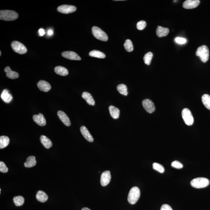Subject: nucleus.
<instances>
[{
  "instance_id": "nucleus-10",
  "label": "nucleus",
  "mask_w": 210,
  "mask_h": 210,
  "mask_svg": "<svg viewBox=\"0 0 210 210\" xmlns=\"http://www.w3.org/2000/svg\"><path fill=\"white\" fill-rule=\"evenodd\" d=\"M111 175L110 172L106 170L103 172L101 174V184L103 186H106L108 185L111 179Z\"/></svg>"
},
{
  "instance_id": "nucleus-24",
  "label": "nucleus",
  "mask_w": 210,
  "mask_h": 210,
  "mask_svg": "<svg viewBox=\"0 0 210 210\" xmlns=\"http://www.w3.org/2000/svg\"><path fill=\"white\" fill-rule=\"evenodd\" d=\"M36 198L39 202L43 203L48 200V197L47 195L45 192L39 191L36 194Z\"/></svg>"
},
{
  "instance_id": "nucleus-13",
  "label": "nucleus",
  "mask_w": 210,
  "mask_h": 210,
  "mask_svg": "<svg viewBox=\"0 0 210 210\" xmlns=\"http://www.w3.org/2000/svg\"><path fill=\"white\" fill-rule=\"evenodd\" d=\"M33 119L35 122L40 126H44L46 125V122L44 116L40 113L33 116Z\"/></svg>"
},
{
  "instance_id": "nucleus-40",
  "label": "nucleus",
  "mask_w": 210,
  "mask_h": 210,
  "mask_svg": "<svg viewBox=\"0 0 210 210\" xmlns=\"http://www.w3.org/2000/svg\"><path fill=\"white\" fill-rule=\"evenodd\" d=\"M53 33L54 31L52 30L49 29L48 31V34L49 36L52 35L53 34Z\"/></svg>"
},
{
  "instance_id": "nucleus-41",
  "label": "nucleus",
  "mask_w": 210,
  "mask_h": 210,
  "mask_svg": "<svg viewBox=\"0 0 210 210\" xmlns=\"http://www.w3.org/2000/svg\"><path fill=\"white\" fill-rule=\"evenodd\" d=\"M81 210H91L90 209H89V208H83Z\"/></svg>"
},
{
  "instance_id": "nucleus-11",
  "label": "nucleus",
  "mask_w": 210,
  "mask_h": 210,
  "mask_svg": "<svg viewBox=\"0 0 210 210\" xmlns=\"http://www.w3.org/2000/svg\"><path fill=\"white\" fill-rule=\"evenodd\" d=\"M62 55L65 58L71 60H80L81 57L76 53L72 51H66L62 53Z\"/></svg>"
},
{
  "instance_id": "nucleus-36",
  "label": "nucleus",
  "mask_w": 210,
  "mask_h": 210,
  "mask_svg": "<svg viewBox=\"0 0 210 210\" xmlns=\"http://www.w3.org/2000/svg\"><path fill=\"white\" fill-rule=\"evenodd\" d=\"M171 166L172 167L177 169H182L183 167V165L181 164V162H180L179 161H173V162L172 163Z\"/></svg>"
},
{
  "instance_id": "nucleus-20",
  "label": "nucleus",
  "mask_w": 210,
  "mask_h": 210,
  "mask_svg": "<svg viewBox=\"0 0 210 210\" xmlns=\"http://www.w3.org/2000/svg\"><path fill=\"white\" fill-rule=\"evenodd\" d=\"M40 139L42 144L46 148L48 149L52 147L53 145L52 142L46 136L41 135Z\"/></svg>"
},
{
  "instance_id": "nucleus-17",
  "label": "nucleus",
  "mask_w": 210,
  "mask_h": 210,
  "mask_svg": "<svg viewBox=\"0 0 210 210\" xmlns=\"http://www.w3.org/2000/svg\"><path fill=\"white\" fill-rule=\"evenodd\" d=\"M169 32L168 28H163L161 26H158L157 27L156 30V34L158 37H165L168 35Z\"/></svg>"
},
{
  "instance_id": "nucleus-35",
  "label": "nucleus",
  "mask_w": 210,
  "mask_h": 210,
  "mask_svg": "<svg viewBox=\"0 0 210 210\" xmlns=\"http://www.w3.org/2000/svg\"><path fill=\"white\" fill-rule=\"evenodd\" d=\"M8 171V168L6 164L2 161H0V171L2 173H6Z\"/></svg>"
},
{
  "instance_id": "nucleus-26",
  "label": "nucleus",
  "mask_w": 210,
  "mask_h": 210,
  "mask_svg": "<svg viewBox=\"0 0 210 210\" xmlns=\"http://www.w3.org/2000/svg\"><path fill=\"white\" fill-rule=\"evenodd\" d=\"M10 139L6 136H1L0 137V149H2L7 147L10 143Z\"/></svg>"
},
{
  "instance_id": "nucleus-15",
  "label": "nucleus",
  "mask_w": 210,
  "mask_h": 210,
  "mask_svg": "<svg viewBox=\"0 0 210 210\" xmlns=\"http://www.w3.org/2000/svg\"><path fill=\"white\" fill-rule=\"evenodd\" d=\"M37 86L39 90L44 92H48L51 89V86L49 83L44 80H41L37 83Z\"/></svg>"
},
{
  "instance_id": "nucleus-12",
  "label": "nucleus",
  "mask_w": 210,
  "mask_h": 210,
  "mask_svg": "<svg viewBox=\"0 0 210 210\" xmlns=\"http://www.w3.org/2000/svg\"><path fill=\"white\" fill-rule=\"evenodd\" d=\"M200 3L199 0H187L183 3L182 6L184 8L192 9L197 7Z\"/></svg>"
},
{
  "instance_id": "nucleus-2",
  "label": "nucleus",
  "mask_w": 210,
  "mask_h": 210,
  "mask_svg": "<svg viewBox=\"0 0 210 210\" xmlns=\"http://www.w3.org/2000/svg\"><path fill=\"white\" fill-rule=\"evenodd\" d=\"M140 196V190L138 187H133L130 190L128 196V201L131 204H134L137 202Z\"/></svg>"
},
{
  "instance_id": "nucleus-21",
  "label": "nucleus",
  "mask_w": 210,
  "mask_h": 210,
  "mask_svg": "<svg viewBox=\"0 0 210 210\" xmlns=\"http://www.w3.org/2000/svg\"><path fill=\"white\" fill-rule=\"evenodd\" d=\"M109 109L110 115L114 119L118 118L120 114V111L119 109L113 105H111L109 107Z\"/></svg>"
},
{
  "instance_id": "nucleus-16",
  "label": "nucleus",
  "mask_w": 210,
  "mask_h": 210,
  "mask_svg": "<svg viewBox=\"0 0 210 210\" xmlns=\"http://www.w3.org/2000/svg\"><path fill=\"white\" fill-rule=\"evenodd\" d=\"M80 131L81 134L84 136V138L88 141L90 142H93L94 139L91 134L89 132L88 130L85 126H83L80 128Z\"/></svg>"
},
{
  "instance_id": "nucleus-14",
  "label": "nucleus",
  "mask_w": 210,
  "mask_h": 210,
  "mask_svg": "<svg viewBox=\"0 0 210 210\" xmlns=\"http://www.w3.org/2000/svg\"><path fill=\"white\" fill-rule=\"evenodd\" d=\"M57 115L59 118L60 120L62 123L67 126H70L71 125V122L70 119L68 116L64 112L62 111H59L57 113Z\"/></svg>"
},
{
  "instance_id": "nucleus-29",
  "label": "nucleus",
  "mask_w": 210,
  "mask_h": 210,
  "mask_svg": "<svg viewBox=\"0 0 210 210\" xmlns=\"http://www.w3.org/2000/svg\"><path fill=\"white\" fill-rule=\"evenodd\" d=\"M117 89L120 94L125 96H127L128 94L127 88L125 84H119L117 86Z\"/></svg>"
},
{
  "instance_id": "nucleus-4",
  "label": "nucleus",
  "mask_w": 210,
  "mask_h": 210,
  "mask_svg": "<svg viewBox=\"0 0 210 210\" xmlns=\"http://www.w3.org/2000/svg\"><path fill=\"white\" fill-rule=\"evenodd\" d=\"M196 54V56L200 57L201 61L204 63L206 62L209 59V49L205 45H202L198 48Z\"/></svg>"
},
{
  "instance_id": "nucleus-5",
  "label": "nucleus",
  "mask_w": 210,
  "mask_h": 210,
  "mask_svg": "<svg viewBox=\"0 0 210 210\" xmlns=\"http://www.w3.org/2000/svg\"><path fill=\"white\" fill-rule=\"evenodd\" d=\"M92 32L96 38L103 41H107L108 37L107 34L103 31L97 27L94 26L92 28Z\"/></svg>"
},
{
  "instance_id": "nucleus-23",
  "label": "nucleus",
  "mask_w": 210,
  "mask_h": 210,
  "mask_svg": "<svg viewBox=\"0 0 210 210\" xmlns=\"http://www.w3.org/2000/svg\"><path fill=\"white\" fill-rule=\"evenodd\" d=\"M36 157L34 156H30L27 158L26 161L24 163V165L25 167L31 168L34 167L36 164Z\"/></svg>"
},
{
  "instance_id": "nucleus-38",
  "label": "nucleus",
  "mask_w": 210,
  "mask_h": 210,
  "mask_svg": "<svg viewBox=\"0 0 210 210\" xmlns=\"http://www.w3.org/2000/svg\"><path fill=\"white\" fill-rule=\"evenodd\" d=\"M161 210H173L171 207L168 204H164L161 206Z\"/></svg>"
},
{
  "instance_id": "nucleus-25",
  "label": "nucleus",
  "mask_w": 210,
  "mask_h": 210,
  "mask_svg": "<svg viewBox=\"0 0 210 210\" xmlns=\"http://www.w3.org/2000/svg\"><path fill=\"white\" fill-rule=\"evenodd\" d=\"M54 71L57 75H62V76H66L69 74L67 69L62 66H57L55 67Z\"/></svg>"
},
{
  "instance_id": "nucleus-39",
  "label": "nucleus",
  "mask_w": 210,
  "mask_h": 210,
  "mask_svg": "<svg viewBox=\"0 0 210 210\" xmlns=\"http://www.w3.org/2000/svg\"><path fill=\"white\" fill-rule=\"evenodd\" d=\"M38 32L39 36H43L45 34V32L44 29L42 28H40V29L39 30Z\"/></svg>"
},
{
  "instance_id": "nucleus-28",
  "label": "nucleus",
  "mask_w": 210,
  "mask_h": 210,
  "mask_svg": "<svg viewBox=\"0 0 210 210\" xmlns=\"http://www.w3.org/2000/svg\"><path fill=\"white\" fill-rule=\"evenodd\" d=\"M202 103L208 110H210V96L208 94H204L202 97Z\"/></svg>"
},
{
  "instance_id": "nucleus-42",
  "label": "nucleus",
  "mask_w": 210,
  "mask_h": 210,
  "mask_svg": "<svg viewBox=\"0 0 210 210\" xmlns=\"http://www.w3.org/2000/svg\"><path fill=\"white\" fill-rule=\"evenodd\" d=\"M0 53H1V54H0V56H1V52H0Z\"/></svg>"
},
{
  "instance_id": "nucleus-31",
  "label": "nucleus",
  "mask_w": 210,
  "mask_h": 210,
  "mask_svg": "<svg viewBox=\"0 0 210 210\" xmlns=\"http://www.w3.org/2000/svg\"><path fill=\"white\" fill-rule=\"evenodd\" d=\"M124 46L126 51L128 52H132L134 50L133 45L132 42L130 39H127L125 41Z\"/></svg>"
},
{
  "instance_id": "nucleus-1",
  "label": "nucleus",
  "mask_w": 210,
  "mask_h": 210,
  "mask_svg": "<svg viewBox=\"0 0 210 210\" xmlns=\"http://www.w3.org/2000/svg\"><path fill=\"white\" fill-rule=\"evenodd\" d=\"M19 17L16 12L12 10H1L0 11V19L1 20L11 21L15 20Z\"/></svg>"
},
{
  "instance_id": "nucleus-8",
  "label": "nucleus",
  "mask_w": 210,
  "mask_h": 210,
  "mask_svg": "<svg viewBox=\"0 0 210 210\" xmlns=\"http://www.w3.org/2000/svg\"><path fill=\"white\" fill-rule=\"evenodd\" d=\"M76 7L74 6L69 5H61L57 8V10L58 12L66 14L73 13L76 11Z\"/></svg>"
},
{
  "instance_id": "nucleus-22",
  "label": "nucleus",
  "mask_w": 210,
  "mask_h": 210,
  "mask_svg": "<svg viewBox=\"0 0 210 210\" xmlns=\"http://www.w3.org/2000/svg\"><path fill=\"white\" fill-rule=\"evenodd\" d=\"M4 71L6 73V76L7 78L11 79H15L19 77V74L15 71H13L10 69V67H7L4 69Z\"/></svg>"
},
{
  "instance_id": "nucleus-30",
  "label": "nucleus",
  "mask_w": 210,
  "mask_h": 210,
  "mask_svg": "<svg viewBox=\"0 0 210 210\" xmlns=\"http://www.w3.org/2000/svg\"><path fill=\"white\" fill-rule=\"evenodd\" d=\"M15 205L17 206H22L24 203V198L22 196H16L13 199Z\"/></svg>"
},
{
  "instance_id": "nucleus-37",
  "label": "nucleus",
  "mask_w": 210,
  "mask_h": 210,
  "mask_svg": "<svg viewBox=\"0 0 210 210\" xmlns=\"http://www.w3.org/2000/svg\"><path fill=\"white\" fill-rule=\"evenodd\" d=\"M175 41H176L177 43L182 45L186 43V39L184 38L178 37L175 39Z\"/></svg>"
},
{
  "instance_id": "nucleus-3",
  "label": "nucleus",
  "mask_w": 210,
  "mask_h": 210,
  "mask_svg": "<svg viewBox=\"0 0 210 210\" xmlns=\"http://www.w3.org/2000/svg\"><path fill=\"white\" fill-rule=\"evenodd\" d=\"M209 180L205 178H198L192 180L190 182L193 188H205L209 185Z\"/></svg>"
},
{
  "instance_id": "nucleus-9",
  "label": "nucleus",
  "mask_w": 210,
  "mask_h": 210,
  "mask_svg": "<svg viewBox=\"0 0 210 210\" xmlns=\"http://www.w3.org/2000/svg\"><path fill=\"white\" fill-rule=\"evenodd\" d=\"M143 105L148 113H152L155 111V107L153 102L150 100L146 99L143 101Z\"/></svg>"
},
{
  "instance_id": "nucleus-19",
  "label": "nucleus",
  "mask_w": 210,
  "mask_h": 210,
  "mask_svg": "<svg viewBox=\"0 0 210 210\" xmlns=\"http://www.w3.org/2000/svg\"><path fill=\"white\" fill-rule=\"evenodd\" d=\"M82 97L83 99L85 100L89 105H95V101L90 93L86 92H84L82 93Z\"/></svg>"
},
{
  "instance_id": "nucleus-6",
  "label": "nucleus",
  "mask_w": 210,
  "mask_h": 210,
  "mask_svg": "<svg viewBox=\"0 0 210 210\" xmlns=\"http://www.w3.org/2000/svg\"><path fill=\"white\" fill-rule=\"evenodd\" d=\"M182 116L186 124L188 126H191L193 124L194 118L191 111L188 109L185 108L182 110Z\"/></svg>"
},
{
  "instance_id": "nucleus-18",
  "label": "nucleus",
  "mask_w": 210,
  "mask_h": 210,
  "mask_svg": "<svg viewBox=\"0 0 210 210\" xmlns=\"http://www.w3.org/2000/svg\"><path fill=\"white\" fill-rule=\"evenodd\" d=\"M1 97L2 101L6 103H9L13 99V96L6 89L3 91L1 93Z\"/></svg>"
},
{
  "instance_id": "nucleus-7",
  "label": "nucleus",
  "mask_w": 210,
  "mask_h": 210,
  "mask_svg": "<svg viewBox=\"0 0 210 210\" xmlns=\"http://www.w3.org/2000/svg\"><path fill=\"white\" fill-rule=\"evenodd\" d=\"M11 46L15 52L19 54H25L28 51L26 47L23 44L17 41L12 42Z\"/></svg>"
},
{
  "instance_id": "nucleus-34",
  "label": "nucleus",
  "mask_w": 210,
  "mask_h": 210,
  "mask_svg": "<svg viewBox=\"0 0 210 210\" xmlns=\"http://www.w3.org/2000/svg\"><path fill=\"white\" fill-rule=\"evenodd\" d=\"M146 23L145 21L141 20L137 23V28L139 30H143L146 28Z\"/></svg>"
},
{
  "instance_id": "nucleus-27",
  "label": "nucleus",
  "mask_w": 210,
  "mask_h": 210,
  "mask_svg": "<svg viewBox=\"0 0 210 210\" xmlns=\"http://www.w3.org/2000/svg\"><path fill=\"white\" fill-rule=\"evenodd\" d=\"M89 55L91 57L99 58H104L105 57V54L99 51L96 50L91 51L89 53Z\"/></svg>"
},
{
  "instance_id": "nucleus-32",
  "label": "nucleus",
  "mask_w": 210,
  "mask_h": 210,
  "mask_svg": "<svg viewBox=\"0 0 210 210\" xmlns=\"http://www.w3.org/2000/svg\"><path fill=\"white\" fill-rule=\"evenodd\" d=\"M153 57V54L151 52H148L145 54L144 57V60L145 64L148 65L150 64L151 62Z\"/></svg>"
},
{
  "instance_id": "nucleus-33",
  "label": "nucleus",
  "mask_w": 210,
  "mask_h": 210,
  "mask_svg": "<svg viewBox=\"0 0 210 210\" xmlns=\"http://www.w3.org/2000/svg\"><path fill=\"white\" fill-rule=\"evenodd\" d=\"M152 167L154 170L159 172L160 173H163L165 171L164 168L161 165L157 163H154L152 164Z\"/></svg>"
}]
</instances>
